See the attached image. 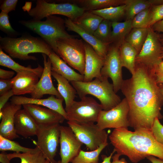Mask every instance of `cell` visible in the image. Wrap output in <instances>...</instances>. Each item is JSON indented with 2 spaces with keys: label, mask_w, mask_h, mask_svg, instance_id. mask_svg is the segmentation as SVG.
<instances>
[{
  "label": "cell",
  "mask_w": 163,
  "mask_h": 163,
  "mask_svg": "<svg viewBox=\"0 0 163 163\" xmlns=\"http://www.w3.org/2000/svg\"><path fill=\"white\" fill-rule=\"evenodd\" d=\"M131 77L123 81L120 90L128 103L129 126L151 130L155 119L163 117V97L155 70L136 63Z\"/></svg>",
  "instance_id": "1"
},
{
  "label": "cell",
  "mask_w": 163,
  "mask_h": 163,
  "mask_svg": "<svg viewBox=\"0 0 163 163\" xmlns=\"http://www.w3.org/2000/svg\"><path fill=\"white\" fill-rule=\"evenodd\" d=\"M114 150L120 156H127L137 163L150 156L163 160V145L157 142L150 130L114 129L109 136Z\"/></svg>",
  "instance_id": "2"
},
{
  "label": "cell",
  "mask_w": 163,
  "mask_h": 163,
  "mask_svg": "<svg viewBox=\"0 0 163 163\" xmlns=\"http://www.w3.org/2000/svg\"><path fill=\"white\" fill-rule=\"evenodd\" d=\"M0 48L10 57L24 60H37L35 56L29 54L41 53L48 56L53 51L41 37L28 34L19 37H0Z\"/></svg>",
  "instance_id": "3"
},
{
  "label": "cell",
  "mask_w": 163,
  "mask_h": 163,
  "mask_svg": "<svg viewBox=\"0 0 163 163\" xmlns=\"http://www.w3.org/2000/svg\"><path fill=\"white\" fill-rule=\"evenodd\" d=\"M71 83L80 99L88 94L92 95L99 100L104 110L111 109L121 101L114 91L113 84L107 78L102 77L88 82L72 81Z\"/></svg>",
  "instance_id": "4"
},
{
  "label": "cell",
  "mask_w": 163,
  "mask_h": 163,
  "mask_svg": "<svg viewBox=\"0 0 163 163\" xmlns=\"http://www.w3.org/2000/svg\"><path fill=\"white\" fill-rule=\"evenodd\" d=\"M21 24L38 34L57 55V41L61 38L74 37L66 29L65 19L55 15L48 16L45 21L31 19L21 20Z\"/></svg>",
  "instance_id": "5"
},
{
  "label": "cell",
  "mask_w": 163,
  "mask_h": 163,
  "mask_svg": "<svg viewBox=\"0 0 163 163\" xmlns=\"http://www.w3.org/2000/svg\"><path fill=\"white\" fill-rule=\"evenodd\" d=\"M86 11L73 3H55L46 0H37L35 7L27 11L29 16L35 20L41 21L48 16L58 14L66 16L73 21Z\"/></svg>",
  "instance_id": "6"
},
{
  "label": "cell",
  "mask_w": 163,
  "mask_h": 163,
  "mask_svg": "<svg viewBox=\"0 0 163 163\" xmlns=\"http://www.w3.org/2000/svg\"><path fill=\"white\" fill-rule=\"evenodd\" d=\"M57 55L67 64L84 75L85 52L82 40L74 37L61 38L57 40Z\"/></svg>",
  "instance_id": "7"
},
{
  "label": "cell",
  "mask_w": 163,
  "mask_h": 163,
  "mask_svg": "<svg viewBox=\"0 0 163 163\" xmlns=\"http://www.w3.org/2000/svg\"><path fill=\"white\" fill-rule=\"evenodd\" d=\"M148 28V34L141 50L138 54L136 63L155 70L163 60L162 38L152 27Z\"/></svg>",
  "instance_id": "8"
},
{
  "label": "cell",
  "mask_w": 163,
  "mask_h": 163,
  "mask_svg": "<svg viewBox=\"0 0 163 163\" xmlns=\"http://www.w3.org/2000/svg\"><path fill=\"white\" fill-rule=\"evenodd\" d=\"M67 123L78 140L91 151L97 149L107 142L108 134L94 123H81L68 121Z\"/></svg>",
  "instance_id": "9"
},
{
  "label": "cell",
  "mask_w": 163,
  "mask_h": 163,
  "mask_svg": "<svg viewBox=\"0 0 163 163\" xmlns=\"http://www.w3.org/2000/svg\"><path fill=\"white\" fill-rule=\"evenodd\" d=\"M59 123L38 125L36 145L50 163H57L54 159L59 143Z\"/></svg>",
  "instance_id": "10"
},
{
  "label": "cell",
  "mask_w": 163,
  "mask_h": 163,
  "mask_svg": "<svg viewBox=\"0 0 163 163\" xmlns=\"http://www.w3.org/2000/svg\"><path fill=\"white\" fill-rule=\"evenodd\" d=\"M79 101H74L66 111L67 120L81 123L96 122L101 111V105L93 98L85 96Z\"/></svg>",
  "instance_id": "11"
},
{
  "label": "cell",
  "mask_w": 163,
  "mask_h": 163,
  "mask_svg": "<svg viewBox=\"0 0 163 163\" xmlns=\"http://www.w3.org/2000/svg\"><path fill=\"white\" fill-rule=\"evenodd\" d=\"M129 106L124 97L117 106L108 110H102L97 125L101 129L107 128H128L129 126L128 117Z\"/></svg>",
  "instance_id": "12"
},
{
  "label": "cell",
  "mask_w": 163,
  "mask_h": 163,
  "mask_svg": "<svg viewBox=\"0 0 163 163\" xmlns=\"http://www.w3.org/2000/svg\"><path fill=\"white\" fill-rule=\"evenodd\" d=\"M120 46L114 44L109 47L104 59V63L101 70L102 77L110 78L112 81L114 90L117 93L121 89L124 80L123 78Z\"/></svg>",
  "instance_id": "13"
},
{
  "label": "cell",
  "mask_w": 163,
  "mask_h": 163,
  "mask_svg": "<svg viewBox=\"0 0 163 163\" xmlns=\"http://www.w3.org/2000/svg\"><path fill=\"white\" fill-rule=\"evenodd\" d=\"M59 144L61 163H69L78 155L83 144L70 127L60 126Z\"/></svg>",
  "instance_id": "14"
},
{
  "label": "cell",
  "mask_w": 163,
  "mask_h": 163,
  "mask_svg": "<svg viewBox=\"0 0 163 163\" xmlns=\"http://www.w3.org/2000/svg\"><path fill=\"white\" fill-rule=\"evenodd\" d=\"M43 60L44 67L42 75L33 92L31 94V97L41 98L45 94L56 96L59 98H63L57 89L54 86L51 76L52 64L47 55L42 54Z\"/></svg>",
  "instance_id": "15"
},
{
  "label": "cell",
  "mask_w": 163,
  "mask_h": 163,
  "mask_svg": "<svg viewBox=\"0 0 163 163\" xmlns=\"http://www.w3.org/2000/svg\"><path fill=\"white\" fill-rule=\"evenodd\" d=\"M22 106L7 102L0 111V135L11 140L19 137L15 131L14 120L16 113Z\"/></svg>",
  "instance_id": "16"
},
{
  "label": "cell",
  "mask_w": 163,
  "mask_h": 163,
  "mask_svg": "<svg viewBox=\"0 0 163 163\" xmlns=\"http://www.w3.org/2000/svg\"><path fill=\"white\" fill-rule=\"evenodd\" d=\"M63 98H59L51 95L46 98H34L21 96H14L10 99V102L14 104L22 105L30 104L43 106L53 110L62 116L67 120V113L64 108Z\"/></svg>",
  "instance_id": "17"
},
{
  "label": "cell",
  "mask_w": 163,
  "mask_h": 163,
  "mask_svg": "<svg viewBox=\"0 0 163 163\" xmlns=\"http://www.w3.org/2000/svg\"><path fill=\"white\" fill-rule=\"evenodd\" d=\"M22 106L38 125L62 123L66 120L60 114L46 107L30 104Z\"/></svg>",
  "instance_id": "18"
},
{
  "label": "cell",
  "mask_w": 163,
  "mask_h": 163,
  "mask_svg": "<svg viewBox=\"0 0 163 163\" xmlns=\"http://www.w3.org/2000/svg\"><path fill=\"white\" fill-rule=\"evenodd\" d=\"M85 52V65L83 82H88L95 78H101V70L104 59L99 56L91 46L84 42Z\"/></svg>",
  "instance_id": "19"
},
{
  "label": "cell",
  "mask_w": 163,
  "mask_h": 163,
  "mask_svg": "<svg viewBox=\"0 0 163 163\" xmlns=\"http://www.w3.org/2000/svg\"><path fill=\"white\" fill-rule=\"evenodd\" d=\"M65 24L67 30L75 32L94 49L97 54L104 59L109 48L110 44L104 43L75 24L71 20L65 19Z\"/></svg>",
  "instance_id": "20"
},
{
  "label": "cell",
  "mask_w": 163,
  "mask_h": 163,
  "mask_svg": "<svg viewBox=\"0 0 163 163\" xmlns=\"http://www.w3.org/2000/svg\"><path fill=\"white\" fill-rule=\"evenodd\" d=\"M14 124L15 131L18 135L25 138L36 136L38 125L24 108L19 110L16 113Z\"/></svg>",
  "instance_id": "21"
},
{
  "label": "cell",
  "mask_w": 163,
  "mask_h": 163,
  "mask_svg": "<svg viewBox=\"0 0 163 163\" xmlns=\"http://www.w3.org/2000/svg\"><path fill=\"white\" fill-rule=\"evenodd\" d=\"M39 78L38 76L34 73H17L11 80L12 89L14 95L31 94L39 80Z\"/></svg>",
  "instance_id": "22"
},
{
  "label": "cell",
  "mask_w": 163,
  "mask_h": 163,
  "mask_svg": "<svg viewBox=\"0 0 163 163\" xmlns=\"http://www.w3.org/2000/svg\"><path fill=\"white\" fill-rule=\"evenodd\" d=\"M48 56L51 63L52 71L63 76L69 82L83 81L84 75L72 69L53 51Z\"/></svg>",
  "instance_id": "23"
},
{
  "label": "cell",
  "mask_w": 163,
  "mask_h": 163,
  "mask_svg": "<svg viewBox=\"0 0 163 163\" xmlns=\"http://www.w3.org/2000/svg\"><path fill=\"white\" fill-rule=\"evenodd\" d=\"M51 75L57 82V90L65 101V110L66 111L75 101L77 91L65 78L52 71Z\"/></svg>",
  "instance_id": "24"
},
{
  "label": "cell",
  "mask_w": 163,
  "mask_h": 163,
  "mask_svg": "<svg viewBox=\"0 0 163 163\" xmlns=\"http://www.w3.org/2000/svg\"><path fill=\"white\" fill-rule=\"evenodd\" d=\"M0 65L13 70L17 73H33L36 74L39 78L41 77L43 70V67L39 64L34 68H32L30 65L25 67L19 64L6 54L1 48H0Z\"/></svg>",
  "instance_id": "25"
},
{
  "label": "cell",
  "mask_w": 163,
  "mask_h": 163,
  "mask_svg": "<svg viewBox=\"0 0 163 163\" xmlns=\"http://www.w3.org/2000/svg\"><path fill=\"white\" fill-rule=\"evenodd\" d=\"M163 4V0H124L126 20H132L140 12L152 6Z\"/></svg>",
  "instance_id": "26"
},
{
  "label": "cell",
  "mask_w": 163,
  "mask_h": 163,
  "mask_svg": "<svg viewBox=\"0 0 163 163\" xmlns=\"http://www.w3.org/2000/svg\"><path fill=\"white\" fill-rule=\"evenodd\" d=\"M132 21V20H126L123 22H112L110 43H112L120 46L125 41V37L133 28Z\"/></svg>",
  "instance_id": "27"
},
{
  "label": "cell",
  "mask_w": 163,
  "mask_h": 163,
  "mask_svg": "<svg viewBox=\"0 0 163 163\" xmlns=\"http://www.w3.org/2000/svg\"><path fill=\"white\" fill-rule=\"evenodd\" d=\"M103 20L102 18L92 13L91 11H86L72 21L85 31L93 34Z\"/></svg>",
  "instance_id": "28"
},
{
  "label": "cell",
  "mask_w": 163,
  "mask_h": 163,
  "mask_svg": "<svg viewBox=\"0 0 163 163\" xmlns=\"http://www.w3.org/2000/svg\"><path fill=\"white\" fill-rule=\"evenodd\" d=\"M119 49L122 67L126 68L132 75L135 70L136 59L138 52L125 41L120 45Z\"/></svg>",
  "instance_id": "29"
},
{
  "label": "cell",
  "mask_w": 163,
  "mask_h": 163,
  "mask_svg": "<svg viewBox=\"0 0 163 163\" xmlns=\"http://www.w3.org/2000/svg\"><path fill=\"white\" fill-rule=\"evenodd\" d=\"M124 0H77L70 1L86 11L100 10L124 4Z\"/></svg>",
  "instance_id": "30"
},
{
  "label": "cell",
  "mask_w": 163,
  "mask_h": 163,
  "mask_svg": "<svg viewBox=\"0 0 163 163\" xmlns=\"http://www.w3.org/2000/svg\"><path fill=\"white\" fill-rule=\"evenodd\" d=\"M148 28H133L126 36L125 41L137 51L138 53L146 39Z\"/></svg>",
  "instance_id": "31"
},
{
  "label": "cell",
  "mask_w": 163,
  "mask_h": 163,
  "mask_svg": "<svg viewBox=\"0 0 163 163\" xmlns=\"http://www.w3.org/2000/svg\"><path fill=\"white\" fill-rule=\"evenodd\" d=\"M126 7V5L123 4L117 6H111L103 9L90 11L101 17L104 19L112 22L117 21V20L125 15Z\"/></svg>",
  "instance_id": "32"
},
{
  "label": "cell",
  "mask_w": 163,
  "mask_h": 163,
  "mask_svg": "<svg viewBox=\"0 0 163 163\" xmlns=\"http://www.w3.org/2000/svg\"><path fill=\"white\" fill-rule=\"evenodd\" d=\"M37 147V149L34 152H14L7 154V155L10 160L14 158H19L21 160V163H45L46 159L41 151Z\"/></svg>",
  "instance_id": "33"
},
{
  "label": "cell",
  "mask_w": 163,
  "mask_h": 163,
  "mask_svg": "<svg viewBox=\"0 0 163 163\" xmlns=\"http://www.w3.org/2000/svg\"><path fill=\"white\" fill-rule=\"evenodd\" d=\"M108 145L106 142L96 150L85 151L81 150L78 155L71 161V163H98L99 156L102 151Z\"/></svg>",
  "instance_id": "34"
},
{
  "label": "cell",
  "mask_w": 163,
  "mask_h": 163,
  "mask_svg": "<svg viewBox=\"0 0 163 163\" xmlns=\"http://www.w3.org/2000/svg\"><path fill=\"white\" fill-rule=\"evenodd\" d=\"M37 148L36 146L34 149H31L23 147L17 142L0 135V151L2 152L10 151L14 152H30L35 151Z\"/></svg>",
  "instance_id": "35"
},
{
  "label": "cell",
  "mask_w": 163,
  "mask_h": 163,
  "mask_svg": "<svg viewBox=\"0 0 163 163\" xmlns=\"http://www.w3.org/2000/svg\"><path fill=\"white\" fill-rule=\"evenodd\" d=\"M112 22L104 19L99 25L93 35L101 42L110 44V38L112 31Z\"/></svg>",
  "instance_id": "36"
},
{
  "label": "cell",
  "mask_w": 163,
  "mask_h": 163,
  "mask_svg": "<svg viewBox=\"0 0 163 163\" xmlns=\"http://www.w3.org/2000/svg\"><path fill=\"white\" fill-rule=\"evenodd\" d=\"M150 8L136 14L132 20L133 28H147L150 21Z\"/></svg>",
  "instance_id": "37"
},
{
  "label": "cell",
  "mask_w": 163,
  "mask_h": 163,
  "mask_svg": "<svg viewBox=\"0 0 163 163\" xmlns=\"http://www.w3.org/2000/svg\"><path fill=\"white\" fill-rule=\"evenodd\" d=\"M0 30L10 37H16L18 35L10 24L8 13L3 11L0 13Z\"/></svg>",
  "instance_id": "38"
},
{
  "label": "cell",
  "mask_w": 163,
  "mask_h": 163,
  "mask_svg": "<svg viewBox=\"0 0 163 163\" xmlns=\"http://www.w3.org/2000/svg\"><path fill=\"white\" fill-rule=\"evenodd\" d=\"M163 19V4L152 6L150 8V21L149 27Z\"/></svg>",
  "instance_id": "39"
},
{
  "label": "cell",
  "mask_w": 163,
  "mask_h": 163,
  "mask_svg": "<svg viewBox=\"0 0 163 163\" xmlns=\"http://www.w3.org/2000/svg\"><path fill=\"white\" fill-rule=\"evenodd\" d=\"M151 130L155 140L163 145V125L158 119H155Z\"/></svg>",
  "instance_id": "40"
},
{
  "label": "cell",
  "mask_w": 163,
  "mask_h": 163,
  "mask_svg": "<svg viewBox=\"0 0 163 163\" xmlns=\"http://www.w3.org/2000/svg\"><path fill=\"white\" fill-rule=\"evenodd\" d=\"M18 2V0H4L0 5V9L1 11L8 13L15 10Z\"/></svg>",
  "instance_id": "41"
},
{
  "label": "cell",
  "mask_w": 163,
  "mask_h": 163,
  "mask_svg": "<svg viewBox=\"0 0 163 163\" xmlns=\"http://www.w3.org/2000/svg\"><path fill=\"white\" fill-rule=\"evenodd\" d=\"M12 78L9 79H0V95L12 89Z\"/></svg>",
  "instance_id": "42"
},
{
  "label": "cell",
  "mask_w": 163,
  "mask_h": 163,
  "mask_svg": "<svg viewBox=\"0 0 163 163\" xmlns=\"http://www.w3.org/2000/svg\"><path fill=\"white\" fill-rule=\"evenodd\" d=\"M14 94L12 89H11L0 96V111L7 103L8 99Z\"/></svg>",
  "instance_id": "43"
},
{
  "label": "cell",
  "mask_w": 163,
  "mask_h": 163,
  "mask_svg": "<svg viewBox=\"0 0 163 163\" xmlns=\"http://www.w3.org/2000/svg\"><path fill=\"white\" fill-rule=\"evenodd\" d=\"M15 74L13 71H8L0 69V78L1 79H9L12 78Z\"/></svg>",
  "instance_id": "44"
},
{
  "label": "cell",
  "mask_w": 163,
  "mask_h": 163,
  "mask_svg": "<svg viewBox=\"0 0 163 163\" xmlns=\"http://www.w3.org/2000/svg\"><path fill=\"white\" fill-rule=\"evenodd\" d=\"M151 27L155 31L163 33V19L156 22Z\"/></svg>",
  "instance_id": "45"
},
{
  "label": "cell",
  "mask_w": 163,
  "mask_h": 163,
  "mask_svg": "<svg viewBox=\"0 0 163 163\" xmlns=\"http://www.w3.org/2000/svg\"><path fill=\"white\" fill-rule=\"evenodd\" d=\"M120 155L116 153L113 155L112 158L113 161L111 163H127V161L124 158L119 159V157Z\"/></svg>",
  "instance_id": "46"
},
{
  "label": "cell",
  "mask_w": 163,
  "mask_h": 163,
  "mask_svg": "<svg viewBox=\"0 0 163 163\" xmlns=\"http://www.w3.org/2000/svg\"><path fill=\"white\" fill-rule=\"evenodd\" d=\"M10 160L8 158L7 154L2 152L0 154V162L1 163H10Z\"/></svg>",
  "instance_id": "47"
},
{
  "label": "cell",
  "mask_w": 163,
  "mask_h": 163,
  "mask_svg": "<svg viewBox=\"0 0 163 163\" xmlns=\"http://www.w3.org/2000/svg\"><path fill=\"white\" fill-rule=\"evenodd\" d=\"M115 152V151L113 149V151L108 156H107L104 155H102L101 156L103 159V161L101 163H111L110 161L113 155Z\"/></svg>",
  "instance_id": "48"
},
{
  "label": "cell",
  "mask_w": 163,
  "mask_h": 163,
  "mask_svg": "<svg viewBox=\"0 0 163 163\" xmlns=\"http://www.w3.org/2000/svg\"><path fill=\"white\" fill-rule=\"evenodd\" d=\"M152 163H163V160L157 158L155 157L150 156L146 158Z\"/></svg>",
  "instance_id": "49"
},
{
  "label": "cell",
  "mask_w": 163,
  "mask_h": 163,
  "mask_svg": "<svg viewBox=\"0 0 163 163\" xmlns=\"http://www.w3.org/2000/svg\"><path fill=\"white\" fill-rule=\"evenodd\" d=\"M156 75L163 74V61L157 66L155 70Z\"/></svg>",
  "instance_id": "50"
},
{
  "label": "cell",
  "mask_w": 163,
  "mask_h": 163,
  "mask_svg": "<svg viewBox=\"0 0 163 163\" xmlns=\"http://www.w3.org/2000/svg\"><path fill=\"white\" fill-rule=\"evenodd\" d=\"M156 77L157 82L158 84L163 83V74L156 75Z\"/></svg>",
  "instance_id": "51"
},
{
  "label": "cell",
  "mask_w": 163,
  "mask_h": 163,
  "mask_svg": "<svg viewBox=\"0 0 163 163\" xmlns=\"http://www.w3.org/2000/svg\"><path fill=\"white\" fill-rule=\"evenodd\" d=\"M161 92L163 97V83L158 84Z\"/></svg>",
  "instance_id": "52"
},
{
  "label": "cell",
  "mask_w": 163,
  "mask_h": 163,
  "mask_svg": "<svg viewBox=\"0 0 163 163\" xmlns=\"http://www.w3.org/2000/svg\"><path fill=\"white\" fill-rule=\"evenodd\" d=\"M161 43L162 46V50L163 51V38H162L161 40Z\"/></svg>",
  "instance_id": "53"
},
{
  "label": "cell",
  "mask_w": 163,
  "mask_h": 163,
  "mask_svg": "<svg viewBox=\"0 0 163 163\" xmlns=\"http://www.w3.org/2000/svg\"><path fill=\"white\" fill-rule=\"evenodd\" d=\"M45 163H50V162L48 160L46 159V160Z\"/></svg>",
  "instance_id": "54"
},
{
  "label": "cell",
  "mask_w": 163,
  "mask_h": 163,
  "mask_svg": "<svg viewBox=\"0 0 163 163\" xmlns=\"http://www.w3.org/2000/svg\"><path fill=\"white\" fill-rule=\"evenodd\" d=\"M57 163H61V160H59L58 161Z\"/></svg>",
  "instance_id": "55"
}]
</instances>
